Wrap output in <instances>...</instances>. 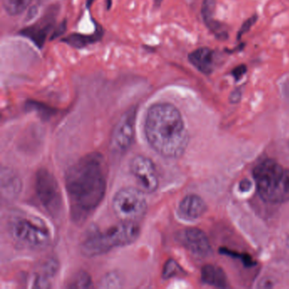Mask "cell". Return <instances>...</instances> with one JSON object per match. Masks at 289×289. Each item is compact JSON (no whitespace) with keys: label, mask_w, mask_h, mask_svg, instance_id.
<instances>
[{"label":"cell","mask_w":289,"mask_h":289,"mask_svg":"<svg viewBox=\"0 0 289 289\" xmlns=\"http://www.w3.org/2000/svg\"><path fill=\"white\" fill-rule=\"evenodd\" d=\"M9 231L15 241L32 250L44 249L52 240L48 226L37 218H14L10 223Z\"/></svg>","instance_id":"5b68a950"},{"label":"cell","mask_w":289,"mask_h":289,"mask_svg":"<svg viewBox=\"0 0 289 289\" xmlns=\"http://www.w3.org/2000/svg\"><path fill=\"white\" fill-rule=\"evenodd\" d=\"M250 188H251V183L249 180H244L240 183V189L242 191H249Z\"/></svg>","instance_id":"44dd1931"},{"label":"cell","mask_w":289,"mask_h":289,"mask_svg":"<svg viewBox=\"0 0 289 289\" xmlns=\"http://www.w3.org/2000/svg\"><path fill=\"white\" fill-rule=\"evenodd\" d=\"M131 172L135 178L139 189L146 194H153L159 188V177L154 162L148 157L137 155L130 164Z\"/></svg>","instance_id":"ba28073f"},{"label":"cell","mask_w":289,"mask_h":289,"mask_svg":"<svg viewBox=\"0 0 289 289\" xmlns=\"http://www.w3.org/2000/svg\"><path fill=\"white\" fill-rule=\"evenodd\" d=\"M140 227L133 221H122L105 231L91 229L81 244L82 255L95 257L104 255L117 247L128 246L137 241Z\"/></svg>","instance_id":"3957f363"},{"label":"cell","mask_w":289,"mask_h":289,"mask_svg":"<svg viewBox=\"0 0 289 289\" xmlns=\"http://www.w3.org/2000/svg\"><path fill=\"white\" fill-rule=\"evenodd\" d=\"M122 286V276L113 272L104 276L101 281L100 286L106 287V288H117Z\"/></svg>","instance_id":"e0dca14e"},{"label":"cell","mask_w":289,"mask_h":289,"mask_svg":"<svg viewBox=\"0 0 289 289\" xmlns=\"http://www.w3.org/2000/svg\"><path fill=\"white\" fill-rule=\"evenodd\" d=\"M202 281L216 287H226L227 279L222 269L215 265H204L202 268Z\"/></svg>","instance_id":"5bb4252c"},{"label":"cell","mask_w":289,"mask_h":289,"mask_svg":"<svg viewBox=\"0 0 289 289\" xmlns=\"http://www.w3.org/2000/svg\"><path fill=\"white\" fill-rule=\"evenodd\" d=\"M145 135L150 146L161 156L177 159L189 144V133L180 111L172 104L159 103L147 112Z\"/></svg>","instance_id":"7a4b0ae2"},{"label":"cell","mask_w":289,"mask_h":289,"mask_svg":"<svg viewBox=\"0 0 289 289\" xmlns=\"http://www.w3.org/2000/svg\"><path fill=\"white\" fill-rule=\"evenodd\" d=\"M32 0H2L3 7L10 16H18L27 10Z\"/></svg>","instance_id":"9a60e30c"},{"label":"cell","mask_w":289,"mask_h":289,"mask_svg":"<svg viewBox=\"0 0 289 289\" xmlns=\"http://www.w3.org/2000/svg\"><path fill=\"white\" fill-rule=\"evenodd\" d=\"M35 180V189L40 203L51 215H59L62 208V199L55 178L48 170L40 169Z\"/></svg>","instance_id":"52a82bcc"},{"label":"cell","mask_w":289,"mask_h":289,"mask_svg":"<svg viewBox=\"0 0 289 289\" xmlns=\"http://www.w3.org/2000/svg\"><path fill=\"white\" fill-rule=\"evenodd\" d=\"M255 22V17H253V18H250V20H248V21L243 25V27H242L241 30H240V32H239V36H242V34H244V32H246L248 30L250 29V27H251V26L254 24V22Z\"/></svg>","instance_id":"ffe728a7"},{"label":"cell","mask_w":289,"mask_h":289,"mask_svg":"<svg viewBox=\"0 0 289 289\" xmlns=\"http://www.w3.org/2000/svg\"><path fill=\"white\" fill-rule=\"evenodd\" d=\"M213 51L209 48H199L189 53V60L199 72L209 75L213 72Z\"/></svg>","instance_id":"7c38bea8"},{"label":"cell","mask_w":289,"mask_h":289,"mask_svg":"<svg viewBox=\"0 0 289 289\" xmlns=\"http://www.w3.org/2000/svg\"><path fill=\"white\" fill-rule=\"evenodd\" d=\"M246 67L244 65H240L239 67H237L236 68H234L232 73H233V76H234L235 79L239 80L246 73Z\"/></svg>","instance_id":"d6986e66"},{"label":"cell","mask_w":289,"mask_h":289,"mask_svg":"<svg viewBox=\"0 0 289 289\" xmlns=\"http://www.w3.org/2000/svg\"><path fill=\"white\" fill-rule=\"evenodd\" d=\"M136 114L135 108H132L117 122L111 138L112 148L117 153H125L133 144L135 136Z\"/></svg>","instance_id":"9c48e42d"},{"label":"cell","mask_w":289,"mask_h":289,"mask_svg":"<svg viewBox=\"0 0 289 289\" xmlns=\"http://www.w3.org/2000/svg\"><path fill=\"white\" fill-rule=\"evenodd\" d=\"M183 246L193 255L205 258L211 254V246L207 235L198 228H188L181 235Z\"/></svg>","instance_id":"30bf717a"},{"label":"cell","mask_w":289,"mask_h":289,"mask_svg":"<svg viewBox=\"0 0 289 289\" xmlns=\"http://www.w3.org/2000/svg\"><path fill=\"white\" fill-rule=\"evenodd\" d=\"M181 271V268L178 265V263L174 260H170L164 265L163 270V276L164 278H170L171 276L178 275Z\"/></svg>","instance_id":"ac0fdd59"},{"label":"cell","mask_w":289,"mask_h":289,"mask_svg":"<svg viewBox=\"0 0 289 289\" xmlns=\"http://www.w3.org/2000/svg\"><path fill=\"white\" fill-rule=\"evenodd\" d=\"M207 210L205 202L196 194H189L181 201L179 213L186 220H196Z\"/></svg>","instance_id":"8fae6325"},{"label":"cell","mask_w":289,"mask_h":289,"mask_svg":"<svg viewBox=\"0 0 289 289\" xmlns=\"http://www.w3.org/2000/svg\"><path fill=\"white\" fill-rule=\"evenodd\" d=\"M144 193L141 189L125 188L117 192L114 195L112 208L117 217L122 221L140 220L148 210Z\"/></svg>","instance_id":"8992f818"},{"label":"cell","mask_w":289,"mask_h":289,"mask_svg":"<svg viewBox=\"0 0 289 289\" xmlns=\"http://www.w3.org/2000/svg\"><path fill=\"white\" fill-rule=\"evenodd\" d=\"M240 98H241V93H240V91L235 90L234 93H232L231 99L234 103H236V102L239 101Z\"/></svg>","instance_id":"7402d4cb"},{"label":"cell","mask_w":289,"mask_h":289,"mask_svg":"<svg viewBox=\"0 0 289 289\" xmlns=\"http://www.w3.org/2000/svg\"><path fill=\"white\" fill-rule=\"evenodd\" d=\"M215 11V0H204L203 1L201 14L205 24L216 36H219L220 38H222L223 36H225L226 33H225V30L221 27V25L214 20Z\"/></svg>","instance_id":"4fadbf2b"},{"label":"cell","mask_w":289,"mask_h":289,"mask_svg":"<svg viewBox=\"0 0 289 289\" xmlns=\"http://www.w3.org/2000/svg\"><path fill=\"white\" fill-rule=\"evenodd\" d=\"M104 158L93 153L82 157L70 168L66 187L76 220H83L100 204L106 192Z\"/></svg>","instance_id":"6da1fadb"},{"label":"cell","mask_w":289,"mask_h":289,"mask_svg":"<svg viewBox=\"0 0 289 289\" xmlns=\"http://www.w3.org/2000/svg\"><path fill=\"white\" fill-rule=\"evenodd\" d=\"M254 178L261 199L272 204L289 201V169L273 159L260 162L254 170Z\"/></svg>","instance_id":"277c9868"},{"label":"cell","mask_w":289,"mask_h":289,"mask_svg":"<svg viewBox=\"0 0 289 289\" xmlns=\"http://www.w3.org/2000/svg\"><path fill=\"white\" fill-rule=\"evenodd\" d=\"M72 288H88L93 286V282L91 276L85 271H81L75 276L70 284Z\"/></svg>","instance_id":"2e32d148"}]
</instances>
